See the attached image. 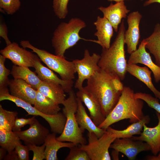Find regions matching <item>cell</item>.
Instances as JSON below:
<instances>
[{"label": "cell", "instance_id": "31", "mask_svg": "<svg viewBox=\"0 0 160 160\" xmlns=\"http://www.w3.org/2000/svg\"><path fill=\"white\" fill-rule=\"evenodd\" d=\"M69 1V0H52L53 11L59 19H65L67 15Z\"/></svg>", "mask_w": 160, "mask_h": 160}, {"label": "cell", "instance_id": "5", "mask_svg": "<svg viewBox=\"0 0 160 160\" xmlns=\"http://www.w3.org/2000/svg\"><path fill=\"white\" fill-rule=\"evenodd\" d=\"M68 94V97L62 104L64 106L63 113L66 117L65 124L63 132L56 139L60 141L70 142L77 145L86 144L87 141L83 136L84 132L79 127L75 116L78 107L76 94L72 89Z\"/></svg>", "mask_w": 160, "mask_h": 160}, {"label": "cell", "instance_id": "1", "mask_svg": "<svg viewBox=\"0 0 160 160\" xmlns=\"http://www.w3.org/2000/svg\"><path fill=\"white\" fill-rule=\"evenodd\" d=\"M87 80L84 88L99 103L106 117L118 101L124 87L123 83L100 68Z\"/></svg>", "mask_w": 160, "mask_h": 160}, {"label": "cell", "instance_id": "37", "mask_svg": "<svg viewBox=\"0 0 160 160\" xmlns=\"http://www.w3.org/2000/svg\"><path fill=\"white\" fill-rule=\"evenodd\" d=\"M15 151L18 156L19 160H28L29 151L28 145H22L21 143L18 144L15 146Z\"/></svg>", "mask_w": 160, "mask_h": 160}, {"label": "cell", "instance_id": "25", "mask_svg": "<svg viewBox=\"0 0 160 160\" xmlns=\"http://www.w3.org/2000/svg\"><path fill=\"white\" fill-rule=\"evenodd\" d=\"M150 120L149 116H144L140 120L132 123L124 129L118 130L110 126L106 130L111 133L116 138H130L133 135H140L144 125L149 123Z\"/></svg>", "mask_w": 160, "mask_h": 160}, {"label": "cell", "instance_id": "27", "mask_svg": "<svg viewBox=\"0 0 160 160\" xmlns=\"http://www.w3.org/2000/svg\"><path fill=\"white\" fill-rule=\"evenodd\" d=\"M33 105L41 112L49 116L57 114L61 109L59 105L37 90Z\"/></svg>", "mask_w": 160, "mask_h": 160}, {"label": "cell", "instance_id": "26", "mask_svg": "<svg viewBox=\"0 0 160 160\" xmlns=\"http://www.w3.org/2000/svg\"><path fill=\"white\" fill-rule=\"evenodd\" d=\"M10 74L14 79L23 80L36 90L42 81L36 73L27 66L14 65L12 67Z\"/></svg>", "mask_w": 160, "mask_h": 160}, {"label": "cell", "instance_id": "33", "mask_svg": "<svg viewBox=\"0 0 160 160\" xmlns=\"http://www.w3.org/2000/svg\"><path fill=\"white\" fill-rule=\"evenodd\" d=\"M20 6V0H0V9L8 15L15 13Z\"/></svg>", "mask_w": 160, "mask_h": 160}, {"label": "cell", "instance_id": "15", "mask_svg": "<svg viewBox=\"0 0 160 160\" xmlns=\"http://www.w3.org/2000/svg\"><path fill=\"white\" fill-rule=\"evenodd\" d=\"M76 95L77 97L87 107L90 118L95 124L98 127L106 118L99 103L92 94L84 87L78 89Z\"/></svg>", "mask_w": 160, "mask_h": 160}, {"label": "cell", "instance_id": "10", "mask_svg": "<svg viewBox=\"0 0 160 160\" xmlns=\"http://www.w3.org/2000/svg\"><path fill=\"white\" fill-rule=\"evenodd\" d=\"M1 54L10 60L15 65L33 67V62L37 56L20 47L15 42L7 45L0 51Z\"/></svg>", "mask_w": 160, "mask_h": 160}, {"label": "cell", "instance_id": "28", "mask_svg": "<svg viewBox=\"0 0 160 160\" xmlns=\"http://www.w3.org/2000/svg\"><path fill=\"white\" fill-rule=\"evenodd\" d=\"M144 39L146 43L145 48L153 55L155 63L160 67V24L156 25L153 33Z\"/></svg>", "mask_w": 160, "mask_h": 160}, {"label": "cell", "instance_id": "38", "mask_svg": "<svg viewBox=\"0 0 160 160\" xmlns=\"http://www.w3.org/2000/svg\"><path fill=\"white\" fill-rule=\"evenodd\" d=\"M35 116L28 119L17 118L12 130L14 132H19L21 131V129L27 124H29L32 121Z\"/></svg>", "mask_w": 160, "mask_h": 160}, {"label": "cell", "instance_id": "17", "mask_svg": "<svg viewBox=\"0 0 160 160\" xmlns=\"http://www.w3.org/2000/svg\"><path fill=\"white\" fill-rule=\"evenodd\" d=\"M37 56L33 62V68L39 78L43 81H52L61 85L65 92L69 93L72 89L73 80H64L59 78L52 70L43 65Z\"/></svg>", "mask_w": 160, "mask_h": 160}, {"label": "cell", "instance_id": "7", "mask_svg": "<svg viewBox=\"0 0 160 160\" xmlns=\"http://www.w3.org/2000/svg\"><path fill=\"white\" fill-rule=\"evenodd\" d=\"M4 100L10 101L17 106L22 108L28 113L27 115L42 117L48 123L52 132L56 134H61L63 132L66 122V117L63 113L59 112L53 116L45 114L37 110L31 104L11 95L7 87L0 89V101Z\"/></svg>", "mask_w": 160, "mask_h": 160}, {"label": "cell", "instance_id": "45", "mask_svg": "<svg viewBox=\"0 0 160 160\" xmlns=\"http://www.w3.org/2000/svg\"><path fill=\"white\" fill-rule=\"evenodd\" d=\"M108 1H115L116 2H120L122 1H124L125 0H108Z\"/></svg>", "mask_w": 160, "mask_h": 160}, {"label": "cell", "instance_id": "14", "mask_svg": "<svg viewBox=\"0 0 160 160\" xmlns=\"http://www.w3.org/2000/svg\"><path fill=\"white\" fill-rule=\"evenodd\" d=\"M146 44L144 39L138 49L130 55L127 64L144 65L151 70L153 73L155 82L158 83L160 81V67L154 63L150 53L146 51Z\"/></svg>", "mask_w": 160, "mask_h": 160}, {"label": "cell", "instance_id": "44", "mask_svg": "<svg viewBox=\"0 0 160 160\" xmlns=\"http://www.w3.org/2000/svg\"><path fill=\"white\" fill-rule=\"evenodd\" d=\"M153 159L154 160H160V152L157 156H153Z\"/></svg>", "mask_w": 160, "mask_h": 160}, {"label": "cell", "instance_id": "2", "mask_svg": "<svg viewBox=\"0 0 160 160\" xmlns=\"http://www.w3.org/2000/svg\"><path fill=\"white\" fill-rule=\"evenodd\" d=\"M125 31L123 19L113 43L108 49H102L98 63L101 69L121 81L125 79L127 72L124 48Z\"/></svg>", "mask_w": 160, "mask_h": 160}, {"label": "cell", "instance_id": "6", "mask_svg": "<svg viewBox=\"0 0 160 160\" xmlns=\"http://www.w3.org/2000/svg\"><path fill=\"white\" fill-rule=\"evenodd\" d=\"M20 45L23 48L32 50L39 57L41 61L50 69L58 73L64 80H73L76 73L73 61L67 60L64 57L54 55L47 51L38 48L32 45L28 40H22Z\"/></svg>", "mask_w": 160, "mask_h": 160}, {"label": "cell", "instance_id": "12", "mask_svg": "<svg viewBox=\"0 0 160 160\" xmlns=\"http://www.w3.org/2000/svg\"><path fill=\"white\" fill-rule=\"evenodd\" d=\"M110 148L123 153L129 160L134 159L142 152L151 150L150 146L146 142L127 138H116Z\"/></svg>", "mask_w": 160, "mask_h": 160}, {"label": "cell", "instance_id": "9", "mask_svg": "<svg viewBox=\"0 0 160 160\" xmlns=\"http://www.w3.org/2000/svg\"><path fill=\"white\" fill-rule=\"evenodd\" d=\"M100 58V55L95 53L91 55L88 50L85 49L82 59H75L72 61L78 76L74 85L75 88L79 89L82 88L84 81L100 69L98 65Z\"/></svg>", "mask_w": 160, "mask_h": 160}, {"label": "cell", "instance_id": "20", "mask_svg": "<svg viewBox=\"0 0 160 160\" xmlns=\"http://www.w3.org/2000/svg\"><path fill=\"white\" fill-rule=\"evenodd\" d=\"M78 107L75 114L76 121L81 130L84 132L87 129L89 132L94 133L98 137H101L106 129L97 126L87 114L82 102L77 97Z\"/></svg>", "mask_w": 160, "mask_h": 160}, {"label": "cell", "instance_id": "35", "mask_svg": "<svg viewBox=\"0 0 160 160\" xmlns=\"http://www.w3.org/2000/svg\"><path fill=\"white\" fill-rule=\"evenodd\" d=\"M6 59L2 55H0V88L7 87L10 81L8 76L11 71L5 66Z\"/></svg>", "mask_w": 160, "mask_h": 160}, {"label": "cell", "instance_id": "43", "mask_svg": "<svg viewBox=\"0 0 160 160\" xmlns=\"http://www.w3.org/2000/svg\"><path fill=\"white\" fill-rule=\"evenodd\" d=\"M154 2H158L160 3V0H148L144 3V6H147Z\"/></svg>", "mask_w": 160, "mask_h": 160}, {"label": "cell", "instance_id": "11", "mask_svg": "<svg viewBox=\"0 0 160 160\" xmlns=\"http://www.w3.org/2000/svg\"><path fill=\"white\" fill-rule=\"evenodd\" d=\"M29 125V127L26 130L14 132L25 145H39L43 144L49 133V130L41 124L35 117Z\"/></svg>", "mask_w": 160, "mask_h": 160}, {"label": "cell", "instance_id": "8", "mask_svg": "<svg viewBox=\"0 0 160 160\" xmlns=\"http://www.w3.org/2000/svg\"><path fill=\"white\" fill-rule=\"evenodd\" d=\"M88 143L80 145L79 147L85 151L91 160H110L109 148L116 137L106 131L100 137L94 133H87Z\"/></svg>", "mask_w": 160, "mask_h": 160}, {"label": "cell", "instance_id": "18", "mask_svg": "<svg viewBox=\"0 0 160 160\" xmlns=\"http://www.w3.org/2000/svg\"><path fill=\"white\" fill-rule=\"evenodd\" d=\"M8 86L10 94L33 105L37 92L36 90L21 79L10 80Z\"/></svg>", "mask_w": 160, "mask_h": 160}, {"label": "cell", "instance_id": "41", "mask_svg": "<svg viewBox=\"0 0 160 160\" xmlns=\"http://www.w3.org/2000/svg\"><path fill=\"white\" fill-rule=\"evenodd\" d=\"M119 152L113 149L112 151L111 155L113 159V160H119Z\"/></svg>", "mask_w": 160, "mask_h": 160}, {"label": "cell", "instance_id": "29", "mask_svg": "<svg viewBox=\"0 0 160 160\" xmlns=\"http://www.w3.org/2000/svg\"><path fill=\"white\" fill-rule=\"evenodd\" d=\"M21 143L20 138L13 131L0 129V145L8 153L14 151Z\"/></svg>", "mask_w": 160, "mask_h": 160}, {"label": "cell", "instance_id": "19", "mask_svg": "<svg viewBox=\"0 0 160 160\" xmlns=\"http://www.w3.org/2000/svg\"><path fill=\"white\" fill-rule=\"evenodd\" d=\"M98 9L101 11L103 17L107 19L111 23L116 32L118 30V26L122 18H126L130 10L127 9L124 1L116 2L105 7L100 6Z\"/></svg>", "mask_w": 160, "mask_h": 160}, {"label": "cell", "instance_id": "30", "mask_svg": "<svg viewBox=\"0 0 160 160\" xmlns=\"http://www.w3.org/2000/svg\"><path fill=\"white\" fill-rule=\"evenodd\" d=\"M18 114L16 111L4 109L0 104V129L12 130Z\"/></svg>", "mask_w": 160, "mask_h": 160}, {"label": "cell", "instance_id": "32", "mask_svg": "<svg viewBox=\"0 0 160 160\" xmlns=\"http://www.w3.org/2000/svg\"><path fill=\"white\" fill-rule=\"evenodd\" d=\"M134 95L136 98L145 102L149 107L160 113V103L158 98L154 97L150 94L141 92L135 93Z\"/></svg>", "mask_w": 160, "mask_h": 160}, {"label": "cell", "instance_id": "40", "mask_svg": "<svg viewBox=\"0 0 160 160\" xmlns=\"http://www.w3.org/2000/svg\"><path fill=\"white\" fill-rule=\"evenodd\" d=\"M5 160H19L17 155L14 151L8 153V154L5 157Z\"/></svg>", "mask_w": 160, "mask_h": 160}, {"label": "cell", "instance_id": "23", "mask_svg": "<svg viewBox=\"0 0 160 160\" xmlns=\"http://www.w3.org/2000/svg\"><path fill=\"white\" fill-rule=\"evenodd\" d=\"M37 90L58 105L62 104L65 99L63 87L53 82L42 81Z\"/></svg>", "mask_w": 160, "mask_h": 160}, {"label": "cell", "instance_id": "16", "mask_svg": "<svg viewBox=\"0 0 160 160\" xmlns=\"http://www.w3.org/2000/svg\"><path fill=\"white\" fill-rule=\"evenodd\" d=\"M156 113L158 120L156 126L149 127L145 124L140 136H133L130 138L133 140L146 142L150 146L151 151L154 156H156L160 151V113L157 112Z\"/></svg>", "mask_w": 160, "mask_h": 160}, {"label": "cell", "instance_id": "21", "mask_svg": "<svg viewBox=\"0 0 160 160\" xmlns=\"http://www.w3.org/2000/svg\"><path fill=\"white\" fill-rule=\"evenodd\" d=\"M97 31L94 34L97 38V44L102 49H108L110 47L111 39L113 35V27L108 20L104 17H97L94 23Z\"/></svg>", "mask_w": 160, "mask_h": 160}, {"label": "cell", "instance_id": "3", "mask_svg": "<svg viewBox=\"0 0 160 160\" xmlns=\"http://www.w3.org/2000/svg\"><path fill=\"white\" fill-rule=\"evenodd\" d=\"M133 89L124 87L117 104L98 126L105 129L121 120L129 119L130 123L137 122L144 116L143 111V100L136 98Z\"/></svg>", "mask_w": 160, "mask_h": 160}, {"label": "cell", "instance_id": "34", "mask_svg": "<svg viewBox=\"0 0 160 160\" xmlns=\"http://www.w3.org/2000/svg\"><path fill=\"white\" fill-rule=\"evenodd\" d=\"M70 151L65 160H91L86 152L77 145L69 148Z\"/></svg>", "mask_w": 160, "mask_h": 160}, {"label": "cell", "instance_id": "24", "mask_svg": "<svg viewBox=\"0 0 160 160\" xmlns=\"http://www.w3.org/2000/svg\"><path fill=\"white\" fill-rule=\"evenodd\" d=\"M56 134L52 132L49 133L46 138L44 143L45 145L44 153L45 159L46 160H58L57 153L62 148H70L77 145L73 143L64 142L57 140Z\"/></svg>", "mask_w": 160, "mask_h": 160}, {"label": "cell", "instance_id": "42", "mask_svg": "<svg viewBox=\"0 0 160 160\" xmlns=\"http://www.w3.org/2000/svg\"><path fill=\"white\" fill-rule=\"evenodd\" d=\"M6 151L4 149L1 147L0 148V160H2L6 156Z\"/></svg>", "mask_w": 160, "mask_h": 160}, {"label": "cell", "instance_id": "13", "mask_svg": "<svg viewBox=\"0 0 160 160\" xmlns=\"http://www.w3.org/2000/svg\"><path fill=\"white\" fill-rule=\"evenodd\" d=\"M127 17L128 27L124 33V42L127 52L130 55L137 49L140 36L139 24L142 16L137 11L130 13Z\"/></svg>", "mask_w": 160, "mask_h": 160}, {"label": "cell", "instance_id": "22", "mask_svg": "<svg viewBox=\"0 0 160 160\" xmlns=\"http://www.w3.org/2000/svg\"><path fill=\"white\" fill-rule=\"evenodd\" d=\"M127 72L145 84L160 101V92L154 87L151 77L152 71L146 66H139L136 64H127Z\"/></svg>", "mask_w": 160, "mask_h": 160}, {"label": "cell", "instance_id": "36", "mask_svg": "<svg viewBox=\"0 0 160 160\" xmlns=\"http://www.w3.org/2000/svg\"><path fill=\"white\" fill-rule=\"evenodd\" d=\"M28 146L29 150L33 153V160H42L45 159L44 153L45 145L44 143L39 146L36 145H29Z\"/></svg>", "mask_w": 160, "mask_h": 160}, {"label": "cell", "instance_id": "39", "mask_svg": "<svg viewBox=\"0 0 160 160\" xmlns=\"http://www.w3.org/2000/svg\"><path fill=\"white\" fill-rule=\"evenodd\" d=\"M7 33L8 30L6 25L4 23H0V36L4 40L7 45L12 43L8 37Z\"/></svg>", "mask_w": 160, "mask_h": 160}, {"label": "cell", "instance_id": "4", "mask_svg": "<svg viewBox=\"0 0 160 160\" xmlns=\"http://www.w3.org/2000/svg\"><path fill=\"white\" fill-rule=\"evenodd\" d=\"M86 26L84 21L76 17L72 18L68 22L61 23L54 31L51 39L55 55L64 57L65 51L75 45L81 39L97 43V40L86 39L80 36V31Z\"/></svg>", "mask_w": 160, "mask_h": 160}]
</instances>
